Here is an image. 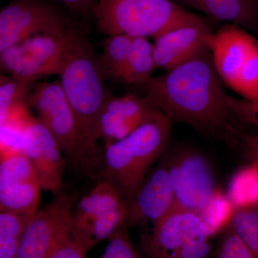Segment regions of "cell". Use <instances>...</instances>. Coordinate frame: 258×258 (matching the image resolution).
Returning a JSON list of instances; mask_svg holds the SVG:
<instances>
[{
  "label": "cell",
  "mask_w": 258,
  "mask_h": 258,
  "mask_svg": "<svg viewBox=\"0 0 258 258\" xmlns=\"http://www.w3.org/2000/svg\"><path fill=\"white\" fill-rule=\"evenodd\" d=\"M144 86L149 103L171 120L210 137L237 142L240 131L229 105L230 95L217 74L210 48Z\"/></svg>",
  "instance_id": "1"
},
{
  "label": "cell",
  "mask_w": 258,
  "mask_h": 258,
  "mask_svg": "<svg viewBox=\"0 0 258 258\" xmlns=\"http://www.w3.org/2000/svg\"><path fill=\"white\" fill-rule=\"evenodd\" d=\"M64 95L74 111L81 134L90 151L101 161L98 149V121L110 93L104 86L106 75L99 57L89 43L74 30L67 29L58 74Z\"/></svg>",
  "instance_id": "2"
},
{
  "label": "cell",
  "mask_w": 258,
  "mask_h": 258,
  "mask_svg": "<svg viewBox=\"0 0 258 258\" xmlns=\"http://www.w3.org/2000/svg\"><path fill=\"white\" fill-rule=\"evenodd\" d=\"M172 121L159 111L127 137L105 145L96 178L114 186L128 207L154 164L168 150Z\"/></svg>",
  "instance_id": "3"
},
{
  "label": "cell",
  "mask_w": 258,
  "mask_h": 258,
  "mask_svg": "<svg viewBox=\"0 0 258 258\" xmlns=\"http://www.w3.org/2000/svg\"><path fill=\"white\" fill-rule=\"evenodd\" d=\"M29 106L52 134L66 160L81 174L96 177L101 162L91 153L58 81L33 86Z\"/></svg>",
  "instance_id": "4"
},
{
  "label": "cell",
  "mask_w": 258,
  "mask_h": 258,
  "mask_svg": "<svg viewBox=\"0 0 258 258\" xmlns=\"http://www.w3.org/2000/svg\"><path fill=\"white\" fill-rule=\"evenodd\" d=\"M170 0H100L96 17L107 35L155 38L191 15Z\"/></svg>",
  "instance_id": "5"
},
{
  "label": "cell",
  "mask_w": 258,
  "mask_h": 258,
  "mask_svg": "<svg viewBox=\"0 0 258 258\" xmlns=\"http://www.w3.org/2000/svg\"><path fill=\"white\" fill-rule=\"evenodd\" d=\"M66 30L32 35L0 51L2 71L33 83L52 75L58 76Z\"/></svg>",
  "instance_id": "6"
},
{
  "label": "cell",
  "mask_w": 258,
  "mask_h": 258,
  "mask_svg": "<svg viewBox=\"0 0 258 258\" xmlns=\"http://www.w3.org/2000/svg\"><path fill=\"white\" fill-rule=\"evenodd\" d=\"M170 176L176 208L200 213L216 191L215 176L203 154L181 149L162 157Z\"/></svg>",
  "instance_id": "7"
},
{
  "label": "cell",
  "mask_w": 258,
  "mask_h": 258,
  "mask_svg": "<svg viewBox=\"0 0 258 258\" xmlns=\"http://www.w3.org/2000/svg\"><path fill=\"white\" fill-rule=\"evenodd\" d=\"M152 225V232L141 238L142 251L149 257L176 258L184 246L212 236L198 213L176 207Z\"/></svg>",
  "instance_id": "8"
},
{
  "label": "cell",
  "mask_w": 258,
  "mask_h": 258,
  "mask_svg": "<svg viewBox=\"0 0 258 258\" xmlns=\"http://www.w3.org/2000/svg\"><path fill=\"white\" fill-rule=\"evenodd\" d=\"M60 15L38 0H16L0 12V51L41 33L64 31Z\"/></svg>",
  "instance_id": "9"
},
{
  "label": "cell",
  "mask_w": 258,
  "mask_h": 258,
  "mask_svg": "<svg viewBox=\"0 0 258 258\" xmlns=\"http://www.w3.org/2000/svg\"><path fill=\"white\" fill-rule=\"evenodd\" d=\"M213 34L206 19L191 13L154 38L158 68L169 71L210 48Z\"/></svg>",
  "instance_id": "10"
},
{
  "label": "cell",
  "mask_w": 258,
  "mask_h": 258,
  "mask_svg": "<svg viewBox=\"0 0 258 258\" xmlns=\"http://www.w3.org/2000/svg\"><path fill=\"white\" fill-rule=\"evenodd\" d=\"M76 194H60L45 208L34 214L20 242L18 258H48L61 227L74 214Z\"/></svg>",
  "instance_id": "11"
},
{
  "label": "cell",
  "mask_w": 258,
  "mask_h": 258,
  "mask_svg": "<svg viewBox=\"0 0 258 258\" xmlns=\"http://www.w3.org/2000/svg\"><path fill=\"white\" fill-rule=\"evenodd\" d=\"M23 148L35 166L42 189L60 192L67 160L50 131L31 115L24 125Z\"/></svg>",
  "instance_id": "12"
},
{
  "label": "cell",
  "mask_w": 258,
  "mask_h": 258,
  "mask_svg": "<svg viewBox=\"0 0 258 258\" xmlns=\"http://www.w3.org/2000/svg\"><path fill=\"white\" fill-rule=\"evenodd\" d=\"M175 206V198L165 162L161 158L134 195L128 205L127 226L154 223Z\"/></svg>",
  "instance_id": "13"
},
{
  "label": "cell",
  "mask_w": 258,
  "mask_h": 258,
  "mask_svg": "<svg viewBox=\"0 0 258 258\" xmlns=\"http://www.w3.org/2000/svg\"><path fill=\"white\" fill-rule=\"evenodd\" d=\"M257 41L247 30L233 24L214 32L210 43L214 66L222 83L232 91Z\"/></svg>",
  "instance_id": "14"
},
{
  "label": "cell",
  "mask_w": 258,
  "mask_h": 258,
  "mask_svg": "<svg viewBox=\"0 0 258 258\" xmlns=\"http://www.w3.org/2000/svg\"><path fill=\"white\" fill-rule=\"evenodd\" d=\"M145 96L115 97L110 93L98 121V138L106 144L124 138L159 113Z\"/></svg>",
  "instance_id": "15"
},
{
  "label": "cell",
  "mask_w": 258,
  "mask_h": 258,
  "mask_svg": "<svg viewBox=\"0 0 258 258\" xmlns=\"http://www.w3.org/2000/svg\"><path fill=\"white\" fill-rule=\"evenodd\" d=\"M194 9L217 21L258 29L257 0H186Z\"/></svg>",
  "instance_id": "16"
},
{
  "label": "cell",
  "mask_w": 258,
  "mask_h": 258,
  "mask_svg": "<svg viewBox=\"0 0 258 258\" xmlns=\"http://www.w3.org/2000/svg\"><path fill=\"white\" fill-rule=\"evenodd\" d=\"M124 205H128L114 186L107 181H100L78 204L74 214L76 228L84 230L97 217Z\"/></svg>",
  "instance_id": "17"
},
{
  "label": "cell",
  "mask_w": 258,
  "mask_h": 258,
  "mask_svg": "<svg viewBox=\"0 0 258 258\" xmlns=\"http://www.w3.org/2000/svg\"><path fill=\"white\" fill-rule=\"evenodd\" d=\"M38 179H17L0 184V210L34 215L40 200Z\"/></svg>",
  "instance_id": "18"
},
{
  "label": "cell",
  "mask_w": 258,
  "mask_h": 258,
  "mask_svg": "<svg viewBox=\"0 0 258 258\" xmlns=\"http://www.w3.org/2000/svg\"><path fill=\"white\" fill-rule=\"evenodd\" d=\"M158 69L154 44L146 37H134L121 80L132 85H145Z\"/></svg>",
  "instance_id": "19"
},
{
  "label": "cell",
  "mask_w": 258,
  "mask_h": 258,
  "mask_svg": "<svg viewBox=\"0 0 258 258\" xmlns=\"http://www.w3.org/2000/svg\"><path fill=\"white\" fill-rule=\"evenodd\" d=\"M33 82L11 76H1L0 82V123L28 110V99Z\"/></svg>",
  "instance_id": "20"
},
{
  "label": "cell",
  "mask_w": 258,
  "mask_h": 258,
  "mask_svg": "<svg viewBox=\"0 0 258 258\" xmlns=\"http://www.w3.org/2000/svg\"><path fill=\"white\" fill-rule=\"evenodd\" d=\"M227 198L235 209L258 204V164L250 161L236 171L227 186Z\"/></svg>",
  "instance_id": "21"
},
{
  "label": "cell",
  "mask_w": 258,
  "mask_h": 258,
  "mask_svg": "<svg viewBox=\"0 0 258 258\" xmlns=\"http://www.w3.org/2000/svg\"><path fill=\"white\" fill-rule=\"evenodd\" d=\"M133 37L123 34L109 35L102 43L100 63L106 76L121 79L132 48Z\"/></svg>",
  "instance_id": "22"
},
{
  "label": "cell",
  "mask_w": 258,
  "mask_h": 258,
  "mask_svg": "<svg viewBox=\"0 0 258 258\" xmlns=\"http://www.w3.org/2000/svg\"><path fill=\"white\" fill-rule=\"evenodd\" d=\"M33 215L0 212V258L18 257L22 236Z\"/></svg>",
  "instance_id": "23"
},
{
  "label": "cell",
  "mask_w": 258,
  "mask_h": 258,
  "mask_svg": "<svg viewBox=\"0 0 258 258\" xmlns=\"http://www.w3.org/2000/svg\"><path fill=\"white\" fill-rule=\"evenodd\" d=\"M128 212V205H124L97 217L84 230H77L86 249L91 250L97 244L108 239L118 227L125 223Z\"/></svg>",
  "instance_id": "24"
},
{
  "label": "cell",
  "mask_w": 258,
  "mask_h": 258,
  "mask_svg": "<svg viewBox=\"0 0 258 258\" xmlns=\"http://www.w3.org/2000/svg\"><path fill=\"white\" fill-rule=\"evenodd\" d=\"M235 210L227 195L217 189L199 215L212 236L225 230L230 224Z\"/></svg>",
  "instance_id": "25"
},
{
  "label": "cell",
  "mask_w": 258,
  "mask_h": 258,
  "mask_svg": "<svg viewBox=\"0 0 258 258\" xmlns=\"http://www.w3.org/2000/svg\"><path fill=\"white\" fill-rule=\"evenodd\" d=\"M230 225L258 258V204L235 209Z\"/></svg>",
  "instance_id": "26"
},
{
  "label": "cell",
  "mask_w": 258,
  "mask_h": 258,
  "mask_svg": "<svg viewBox=\"0 0 258 258\" xmlns=\"http://www.w3.org/2000/svg\"><path fill=\"white\" fill-rule=\"evenodd\" d=\"M108 243L102 258H140L142 254L136 247L125 224L120 225L108 237Z\"/></svg>",
  "instance_id": "27"
},
{
  "label": "cell",
  "mask_w": 258,
  "mask_h": 258,
  "mask_svg": "<svg viewBox=\"0 0 258 258\" xmlns=\"http://www.w3.org/2000/svg\"><path fill=\"white\" fill-rule=\"evenodd\" d=\"M233 91L244 99L258 100V42L237 79Z\"/></svg>",
  "instance_id": "28"
},
{
  "label": "cell",
  "mask_w": 258,
  "mask_h": 258,
  "mask_svg": "<svg viewBox=\"0 0 258 258\" xmlns=\"http://www.w3.org/2000/svg\"><path fill=\"white\" fill-rule=\"evenodd\" d=\"M224 231L222 239L215 250V257L254 258L253 254L230 224Z\"/></svg>",
  "instance_id": "29"
},
{
  "label": "cell",
  "mask_w": 258,
  "mask_h": 258,
  "mask_svg": "<svg viewBox=\"0 0 258 258\" xmlns=\"http://www.w3.org/2000/svg\"><path fill=\"white\" fill-rule=\"evenodd\" d=\"M229 105L237 122L258 129V100L249 101L229 96Z\"/></svg>",
  "instance_id": "30"
},
{
  "label": "cell",
  "mask_w": 258,
  "mask_h": 258,
  "mask_svg": "<svg viewBox=\"0 0 258 258\" xmlns=\"http://www.w3.org/2000/svg\"><path fill=\"white\" fill-rule=\"evenodd\" d=\"M211 244L209 240L197 241L184 246L176 254V258H204L210 255Z\"/></svg>",
  "instance_id": "31"
},
{
  "label": "cell",
  "mask_w": 258,
  "mask_h": 258,
  "mask_svg": "<svg viewBox=\"0 0 258 258\" xmlns=\"http://www.w3.org/2000/svg\"><path fill=\"white\" fill-rule=\"evenodd\" d=\"M244 147L250 161L258 164V134H246L240 132L237 136V143Z\"/></svg>",
  "instance_id": "32"
},
{
  "label": "cell",
  "mask_w": 258,
  "mask_h": 258,
  "mask_svg": "<svg viewBox=\"0 0 258 258\" xmlns=\"http://www.w3.org/2000/svg\"><path fill=\"white\" fill-rule=\"evenodd\" d=\"M58 1L62 2L71 8H83L89 4L91 0H58Z\"/></svg>",
  "instance_id": "33"
},
{
  "label": "cell",
  "mask_w": 258,
  "mask_h": 258,
  "mask_svg": "<svg viewBox=\"0 0 258 258\" xmlns=\"http://www.w3.org/2000/svg\"><path fill=\"white\" fill-rule=\"evenodd\" d=\"M257 3H258V0H257Z\"/></svg>",
  "instance_id": "34"
}]
</instances>
